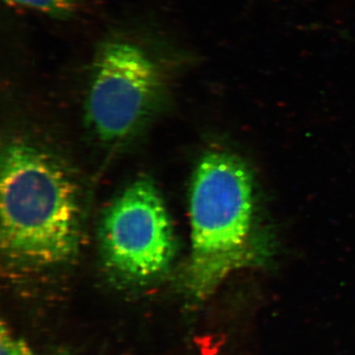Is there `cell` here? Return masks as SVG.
Listing matches in <instances>:
<instances>
[{
	"label": "cell",
	"instance_id": "cell-6",
	"mask_svg": "<svg viewBox=\"0 0 355 355\" xmlns=\"http://www.w3.org/2000/svg\"><path fill=\"white\" fill-rule=\"evenodd\" d=\"M0 355H42L25 342L23 338L14 335L6 323L1 324L0 330ZM44 355H67L64 352L60 354Z\"/></svg>",
	"mask_w": 355,
	"mask_h": 355
},
{
	"label": "cell",
	"instance_id": "cell-4",
	"mask_svg": "<svg viewBox=\"0 0 355 355\" xmlns=\"http://www.w3.org/2000/svg\"><path fill=\"white\" fill-rule=\"evenodd\" d=\"M104 265L114 277L142 284L162 277L176 254L171 217L157 187L139 178L121 191L99 228Z\"/></svg>",
	"mask_w": 355,
	"mask_h": 355
},
{
	"label": "cell",
	"instance_id": "cell-3",
	"mask_svg": "<svg viewBox=\"0 0 355 355\" xmlns=\"http://www.w3.org/2000/svg\"><path fill=\"white\" fill-rule=\"evenodd\" d=\"M146 40L120 33L103 40L91 64L89 125L103 142L127 139L162 103L176 60Z\"/></svg>",
	"mask_w": 355,
	"mask_h": 355
},
{
	"label": "cell",
	"instance_id": "cell-1",
	"mask_svg": "<svg viewBox=\"0 0 355 355\" xmlns=\"http://www.w3.org/2000/svg\"><path fill=\"white\" fill-rule=\"evenodd\" d=\"M191 253L182 277L198 304L243 268L266 266L275 245L261 226L254 175L244 159L211 150L198 161L190 188Z\"/></svg>",
	"mask_w": 355,
	"mask_h": 355
},
{
	"label": "cell",
	"instance_id": "cell-5",
	"mask_svg": "<svg viewBox=\"0 0 355 355\" xmlns=\"http://www.w3.org/2000/svg\"><path fill=\"white\" fill-rule=\"evenodd\" d=\"M9 6L29 9L55 18L65 20L73 17L80 11L84 0H6Z\"/></svg>",
	"mask_w": 355,
	"mask_h": 355
},
{
	"label": "cell",
	"instance_id": "cell-2",
	"mask_svg": "<svg viewBox=\"0 0 355 355\" xmlns=\"http://www.w3.org/2000/svg\"><path fill=\"white\" fill-rule=\"evenodd\" d=\"M2 254L15 266L53 268L71 261L80 239V203L73 178L44 149L16 141L1 155Z\"/></svg>",
	"mask_w": 355,
	"mask_h": 355
}]
</instances>
